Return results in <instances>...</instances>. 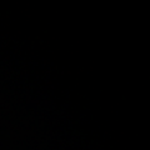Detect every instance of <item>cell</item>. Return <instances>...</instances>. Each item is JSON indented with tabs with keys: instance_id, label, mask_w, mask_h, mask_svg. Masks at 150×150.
I'll return each instance as SVG.
<instances>
[]
</instances>
